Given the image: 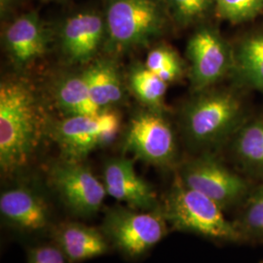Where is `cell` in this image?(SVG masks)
Returning <instances> with one entry per match:
<instances>
[{"label": "cell", "instance_id": "16", "mask_svg": "<svg viewBox=\"0 0 263 263\" xmlns=\"http://www.w3.org/2000/svg\"><path fill=\"white\" fill-rule=\"evenodd\" d=\"M95 103L102 109L123 99L122 83L116 66L105 60L97 61L82 73Z\"/></svg>", "mask_w": 263, "mask_h": 263}, {"label": "cell", "instance_id": "15", "mask_svg": "<svg viewBox=\"0 0 263 263\" xmlns=\"http://www.w3.org/2000/svg\"><path fill=\"white\" fill-rule=\"evenodd\" d=\"M57 246L68 262L76 263L103 255L108 250L104 233L99 229L78 222H66L55 231Z\"/></svg>", "mask_w": 263, "mask_h": 263}, {"label": "cell", "instance_id": "26", "mask_svg": "<svg viewBox=\"0 0 263 263\" xmlns=\"http://www.w3.org/2000/svg\"><path fill=\"white\" fill-rule=\"evenodd\" d=\"M12 6V0H1V15L5 16Z\"/></svg>", "mask_w": 263, "mask_h": 263}, {"label": "cell", "instance_id": "3", "mask_svg": "<svg viewBox=\"0 0 263 263\" xmlns=\"http://www.w3.org/2000/svg\"><path fill=\"white\" fill-rule=\"evenodd\" d=\"M244 124L242 102L230 91L203 93L191 101L183 112L187 140L201 148L218 145Z\"/></svg>", "mask_w": 263, "mask_h": 263}, {"label": "cell", "instance_id": "1", "mask_svg": "<svg viewBox=\"0 0 263 263\" xmlns=\"http://www.w3.org/2000/svg\"><path fill=\"white\" fill-rule=\"evenodd\" d=\"M40 112L31 87L20 79L0 85V167L11 174L28 164L37 145Z\"/></svg>", "mask_w": 263, "mask_h": 263}, {"label": "cell", "instance_id": "2", "mask_svg": "<svg viewBox=\"0 0 263 263\" xmlns=\"http://www.w3.org/2000/svg\"><path fill=\"white\" fill-rule=\"evenodd\" d=\"M162 206L168 223L175 230L220 242L243 241L234 222L226 219L223 210L206 195L187 187L179 177L175 179Z\"/></svg>", "mask_w": 263, "mask_h": 263}, {"label": "cell", "instance_id": "14", "mask_svg": "<svg viewBox=\"0 0 263 263\" xmlns=\"http://www.w3.org/2000/svg\"><path fill=\"white\" fill-rule=\"evenodd\" d=\"M36 12L25 14L10 24L4 41L13 63L28 66L42 56L47 46V36Z\"/></svg>", "mask_w": 263, "mask_h": 263}, {"label": "cell", "instance_id": "11", "mask_svg": "<svg viewBox=\"0 0 263 263\" xmlns=\"http://www.w3.org/2000/svg\"><path fill=\"white\" fill-rule=\"evenodd\" d=\"M104 184L109 196L132 209L153 211L162 205L152 186L136 173L134 163L127 158H113L106 163Z\"/></svg>", "mask_w": 263, "mask_h": 263}, {"label": "cell", "instance_id": "20", "mask_svg": "<svg viewBox=\"0 0 263 263\" xmlns=\"http://www.w3.org/2000/svg\"><path fill=\"white\" fill-rule=\"evenodd\" d=\"M233 222L243 241L263 243V182L250 191Z\"/></svg>", "mask_w": 263, "mask_h": 263}, {"label": "cell", "instance_id": "5", "mask_svg": "<svg viewBox=\"0 0 263 263\" xmlns=\"http://www.w3.org/2000/svg\"><path fill=\"white\" fill-rule=\"evenodd\" d=\"M167 224L162 205L153 211L113 207L105 214L103 232L123 254L136 257L159 243L168 232Z\"/></svg>", "mask_w": 263, "mask_h": 263}, {"label": "cell", "instance_id": "7", "mask_svg": "<svg viewBox=\"0 0 263 263\" xmlns=\"http://www.w3.org/2000/svg\"><path fill=\"white\" fill-rule=\"evenodd\" d=\"M119 128V115L105 109L93 116H68L57 124L54 139L64 160L82 162L96 148L112 141Z\"/></svg>", "mask_w": 263, "mask_h": 263}, {"label": "cell", "instance_id": "17", "mask_svg": "<svg viewBox=\"0 0 263 263\" xmlns=\"http://www.w3.org/2000/svg\"><path fill=\"white\" fill-rule=\"evenodd\" d=\"M245 84L263 93V32L248 35L233 48V68Z\"/></svg>", "mask_w": 263, "mask_h": 263}, {"label": "cell", "instance_id": "4", "mask_svg": "<svg viewBox=\"0 0 263 263\" xmlns=\"http://www.w3.org/2000/svg\"><path fill=\"white\" fill-rule=\"evenodd\" d=\"M169 15L165 0H106L108 46L119 52L144 46L163 32Z\"/></svg>", "mask_w": 263, "mask_h": 263}, {"label": "cell", "instance_id": "10", "mask_svg": "<svg viewBox=\"0 0 263 263\" xmlns=\"http://www.w3.org/2000/svg\"><path fill=\"white\" fill-rule=\"evenodd\" d=\"M125 149L138 159L158 167L173 165L178 155L171 125L161 113L153 110L140 113L132 119Z\"/></svg>", "mask_w": 263, "mask_h": 263}, {"label": "cell", "instance_id": "21", "mask_svg": "<svg viewBox=\"0 0 263 263\" xmlns=\"http://www.w3.org/2000/svg\"><path fill=\"white\" fill-rule=\"evenodd\" d=\"M132 91L142 104L147 105L151 110L158 111L164 106V99L168 83L146 66H137L130 76Z\"/></svg>", "mask_w": 263, "mask_h": 263}, {"label": "cell", "instance_id": "12", "mask_svg": "<svg viewBox=\"0 0 263 263\" xmlns=\"http://www.w3.org/2000/svg\"><path fill=\"white\" fill-rule=\"evenodd\" d=\"M106 35L105 20L94 12L78 13L64 23L61 42L66 57L74 63H88Z\"/></svg>", "mask_w": 263, "mask_h": 263}, {"label": "cell", "instance_id": "23", "mask_svg": "<svg viewBox=\"0 0 263 263\" xmlns=\"http://www.w3.org/2000/svg\"><path fill=\"white\" fill-rule=\"evenodd\" d=\"M170 16L179 26L186 27L206 18L215 8L216 0H165Z\"/></svg>", "mask_w": 263, "mask_h": 263}, {"label": "cell", "instance_id": "18", "mask_svg": "<svg viewBox=\"0 0 263 263\" xmlns=\"http://www.w3.org/2000/svg\"><path fill=\"white\" fill-rule=\"evenodd\" d=\"M232 151L247 173L263 179V118L245 123L234 135Z\"/></svg>", "mask_w": 263, "mask_h": 263}, {"label": "cell", "instance_id": "6", "mask_svg": "<svg viewBox=\"0 0 263 263\" xmlns=\"http://www.w3.org/2000/svg\"><path fill=\"white\" fill-rule=\"evenodd\" d=\"M178 177L187 187L212 199L223 211L240 206L251 191L244 178L208 154L188 161Z\"/></svg>", "mask_w": 263, "mask_h": 263}, {"label": "cell", "instance_id": "24", "mask_svg": "<svg viewBox=\"0 0 263 263\" xmlns=\"http://www.w3.org/2000/svg\"><path fill=\"white\" fill-rule=\"evenodd\" d=\"M216 15L231 24H242L263 12V0H216Z\"/></svg>", "mask_w": 263, "mask_h": 263}, {"label": "cell", "instance_id": "13", "mask_svg": "<svg viewBox=\"0 0 263 263\" xmlns=\"http://www.w3.org/2000/svg\"><path fill=\"white\" fill-rule=\"evenodd\" d=\"M0 213L6 222L26 231L42 230L50 219L45 199L27 186L3 191L0 196Z\"/></svg>", "mask_w": 263, "mask_h": 263}, {"label": "cell", "instance_id": "22", "mask_svg": "<svg viewBox=\"0 0 263 263\" xmlns=\"http://www.w3.org/2000/svg\"><path fill=\"white\" fill-rule=\"evenodd\" d=\"M145 66L167 83L179 80L183 74V64L178 53L165 46L151 50L146 57Z\"/></svg>", "mask_w": 263, "mask_h": 263}, {"label": "cell", "instance_id": "19", "mask_svg": "<svg viewBox=\"0 0 263 263\" xmlns=\"http://www.w3.org/2000/svg\"><path fill=\"white\" fill-rule=\"evenodd\" d=\"M56 100L68 116H93L105 110L95 103L82 74L67 77L58 85Z\"/></svg>", "mask_w": 263, "mask_h": 263}, {"label": "cell", "instance_id": "8", "mask_svg": "<svg viewBox=\"0 0 263 263\" xmlns=\"http://www.w3.org/2000/svg\"><path fill=\"white\" fill-rule=\"evenodd\" d=\"M186 55L194 91L202 92L232 71L233 48L210 27L199 28L188 40Z\"/></svg>", "mask_w": 263, "mask_h": 263}, {"label": "cell", "instance_id": "9", "mask_svg": "<svg viewBox=\"0 0 263 263\" xmlns=\"http://www.w3.org/2000/svg\"><path fill=\"white\" fill-rule=\"evenodd\" d=\"M50 179L66 208L79 217L95 216L107 194L104 183L82 162L64 160L56 164Z\"/></svg>", "mask_w": 263, "mask_h": 263}, {"label": "cell", "instance_id": "25", "mask_svg": "<svg viewBox=\"0 0 263 263\" xmlns=\"http://www.w3.org/2000/svg\"><path fill=\"white\" fill-rule=\"evenodd\" d=\"M28 263H67L63 251L54 245H43L28 251Z\"/></svg>", "mask_w": 263, "mask_h": 263}]
</instances>
